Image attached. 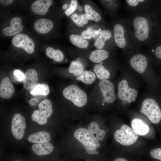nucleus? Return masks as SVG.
<instances>
[{"instance_id":"obj_49","label":"nucleus","mask_w":161,"mask_h":161,"mask_svg":"<svg viewBox=\"0 0 161 161\" xmlns=\"http://www.w3.org/2000/svg\"><path fill=\"white\" fill-rule=\"evenodd\" d=\"M21 161V160H16V161Z\"/></svg>"},{"instance_id":"obj_25","label":"nucleus","mask_w":161,"mask_h":161,"mask_svg":"<svg viewBox=\"0 0 161 161\" xmlns=\"http://www.w3.org/2000/svg\"><path fill=\"white\" fill-rule=\"evenodd\" d=\"M30 93L32 95H46L49 92V89L47 85L45 83L37 84L30 89Z\"/></svg>"},{"instance_id":"obj_38","label":"nucleus","mask_w":161,"mask_h":161,"mask_svg":"<svg viewBox=\"0 0 161 161\" xmlns=\"http://www.w3.org/2000/svg\"><path fill=\"white\" fill-rule=\"evenodd\" d=\"M13 1V0H0V3L2 5L7 6L12 4Z\"/></svg>"},{"instance_id":"obj_14","label":"nucleus","mask_w":161,"mask_h":161,"mask_svg":"<svg viewBox=\"0 0 161 161\" xmlns=\"http://www.w3.org/2000/svg\"><path fill=\"white\" fill-rule=\"evenodd\" d=\"M32 152L37 155L43 156L50 154L53 151L54 147L50 143H36L33 144L31 148Z\"/></svg>"},{"instance_id":"obj_44","label":"nucleus","mask_w":161,"mask_h":161,"mask_svg":"<svg viewBox=\"0 0 161 161\" xmlns=\"http://www.w3.org/2000/svg\"><path fill=\"white\" fill-rule=\"evenodd\" d=\"M114 161H128L126 159L122 157H118Z\"/></svg>"},{"instance_id":"obj_11","label":"nucleus","mask_w":161,"mask_h":161,"mask_svg":"<svg viewBox=\"0 0 161 161\" xmlns=\"http://www.w3.org/2000/svg\"><path fill=\"white\" fill-rule=\"evenodd\" d=\"M131 66L136 71L143 73L145 70L148 64L146 58L141 54H137L133 56L130 61Z\"/></svg>"},{"instance_id":"obj_31","label":"nucleus","mask_w":161,"mask_h":161,"mask_svg":"<svg viewBox=\"0 0 161 161\" xmlns=\"http://www.w3.org/2000/svg\"><path fill=\"white\" fill-rule=\"evenodd\" d=\"M84 9L85 14L90 16L92 18V21L97 22L101 19L100 15L94 10L92 7L89 4H86L84 6Z\"/></svg>"},{"instance_id":"obj_21","label":"nucleus","mask_w":161,"mask_h":161,"mask_svg":"<svg viewBox=\"0 0 161 161\" xmlns=\"http://www.w3.org/2000/svg\"><path fill=\"white\" fill-rule=\"evenodd\" d=\"M110 31L104 30H102L99 36L96 40L94 43L95 47L98 49H102L104 47L106 41L111 37Z\"/></svg>"},{"instance_id":"obj_7","label":"nucleus","mask_w":161,"mask_h":161,"mask_svg":"<svg viewBox=\"0 0 161 161\" xmlns=\"http://www.w3.org/2000/svg\"><path fill=\"white\" fill-rule=\"evenodd\" d=\"M133 24L137 39L142 41L147 39L149 35V28L146 19L143 17L137 16L134 19Z\"/></svg>"},{"instance_id":"obj_24","label":"nucleus","mask_w":161,"mask_h":161,"mask_svg":"<svg viewBox=\"0 0 161 161\" xmlns=\"http://www.w3.org/2000/svg\"><path fill=\"white\" fill-rule=\"evenodd\" d=\"M93 70L97 77L99 80L107 79L110 77V73L109 71L102 65H95Z\"/></svg>"},{"instance_id":"obj_19","label":"nucleus","mask_w":161,"mask_h":161,"mask_svg":"<svg viewBox=\"0 0 161 161\" xmlns=\"http://www.w3.org/2000/svg\"><path fill=\"white\" fill-rule=\"evenodd\" d=\"M131 126L132 129L140 135H145L149 131L148 125L138 119H133L131 122Z\"/></svg>"},{"instance_id":"obj_10","label":"nucleus","mask_w":161,"mask_h":161,"mask_svg":"<svg viewBox=\"0 0 161 161\" xmlns=\"http://www.w3.org/2000/svg\"><path fill=\"white\" fill-rule=\"evenodd\" d=\"M22 22V20L20 17H13L11 21L10 26L3 29V34L7 36H13L19 34L23 28Z\"/></svg>"},{"instance_id":"obj_45","label":"nucleus","mask_w":161,"mask_h":161,"mask_svg":"<svg viewBox=\"0 0 161 161\" xmlns=\"http://www.w3.org/2000/svg\"><path fill=\"white\" fill-rule=\"evenodd\" d=\"M69 5L67 4H64L62 7L63 9L64 10L66 9L69 7Z\"/></svg>"},{"instance_id":"obj_30","label":"nucleus","mask_w":161,"mask_h":161,"mask_svg":"<svg viewBox=\"0 0 161 161\" xmlns=\"http://www.w3.org/2000/svg\"><path fill=\"white\" fill-rule=\"evenodd\" d=\"M48 117L40 110L34 111L31 115V119L40 125L45 124L47 121Z\"/></svg>"},{"instance_id":"obj_41","label":"nucleus","mask_w":161,"mask_h":161,"mask_svg":"<svg viewBox=\"0 0 161 161\" xmlns=\"http://www.w3.org/2000/svg\"><path fill=\"white\" fill-rule=\"evenodd\" d=\"M101 31L102 30L101 28H99L98 30H95L93 38L95 39H97V38L98 36L100 34Z\"/></svg>"},{"instance_id":"obj_18","label":"nucleus","mask_w":161,"mask_h":161,"mask_svg":"<svg viewBox=\"0 0 161 161\" xmlns=\"http://www.w3.org/2000/svg\"><path fill=\"white\" fill-rule=\"evenodd\" d=\"M27 140L29 142L34 144L48 142L50 140V135L47 131H40L30 134Z\"/></svg>"},{"instance_id":"obj_27","label":"nucleus","mask_w":161,"mask_h":161,"mask_svg":"<svg viewBox=\"0 0 161 161\" xmlns=\"http://www.w3.org/2000/svg\"><path fill=\"white\" fill-rule=\"evenodd\" d=\"M84 67L79 61L76 60L71 62L68 71L71 73H73L75 76H78L84 71Z\"/></svg>"},{"instance_id":"obj_26","label":"nucleus","mask_w":161,"mask_h":161,"mask_svg":"<svg viewBox=\"0 0 161 161\" xmlns=\"http://www.w3.org/2000/svg\"><path fill=\"white\" fill-rule=\"evenodd\" d=\"M76 79L81 81L83 83L90 84L94 82L96 79V77L94 73L87 70L84 71Z\"/></svg>"},{"instance_id":"obj_16","label":"nucleus","mask_w":161,"mask_h":161,"mask_svg":"<svg viewBox=\"0 0 161 161\" xmlns=\"http://www.w3.org/2000/svg\"><path fill=\"white\" fill-rule=\"evenodd\" d=\"M14 92L13 86L10 79L7 77L3 78L0 85V96L3 99L11 98Z\"/></svg>"},{"instance_id":"obj_8","label":"nucleus","mask_w":161,"mask_h":161,"mask_svg":"<svg viewBox=\"0 0 161 161\" xmlns=\"http://www.w3.org/2000/svg\"><path fill=\"white\" fill-rule=\"evenodd\" d=\"M137 95V92L135 89L130 88L126 80H123L118 85V97L122 100H126L131 103L135 99Z\"/></svg>"},{"instance_id":"obj_29","label":"nucleus","mask_w":161,"mask_h":161,"mask_svg":"<svg viewBox=\"0 0 161 161\" xmlns=\"http://www.w3.org/2000/svg\"><path fill=\"white\" fill-rule=\"evenodd\" d=\"M38 106L39 109L44 113L48 118L52 114L53 110L52 103L49 100H43L39 103Z\"/></svg>"},{"instance_id":"obj_48","label":"nucleus","mask_w":161,"mask_h":161,"mask_svg":"<svg viewBox=\"0 0 161 161\" xmlns=\"http://www.w3.org/2000/svg\"><path fill=\"white\" fill-rule=\"evenodd\" d=\"M135 100H136V99H134V100H133V101L134 102V101Z\"/></svg>"},{"instance_id":"obj_37","label":"nucleus","mask_w":161,"mask_h":161,"mask_svg":"<svg viewBox=\"0 0 161 161\" xmlns=\"http://www.w3.org/2000/svg\"><path fill=\"white\" fill-rule=\"evenodd\" d=\"M155 53L158 58L161 59V45L156 48Z\"/></svg>"},{"instance_id":"obj_15","label":"nucleus","mask_w":161,"mask_h":161,"mask_svg":"<svg viewBox=\"0 0 161 161\" xmlns=\"http://www.w3.org/2000/svg\"><path fill=\"white\" fill-rule=\"evenodd\" d=\"M54 24L50 19L41 18L37 19L35 22L34 27L37 32L41 34H46L53 28Z\"/></svg>"},{"instance_id":"obj_17","label":"nucleus","mask_w":161,"mask_h":161,"mask_svg":"<svg viewBox=\"0 0 161 161\" xmlns=\"http://www.w3.org/2000/svg\"><path fill=\"white\" fill-rule=\"evenodd\" d=\"M124 29L121 24H117L114 27V40L117 46L123 48L126 45V41L124 36Z\"/></svg>"},{"instance_id":"obj_50","label":"nucleus","mask_w":161,"mask_h":161,"mask_svg":"<svg viewBox=\"0 0 161 161\" xmlns=\"http://www.w3.org/2000/svg\"><path fill=\"white\" fill-rule=\"evenodd\" d=\"M152 51L153 52L154 51V50H152Z\"/></svg>"},{"instance_id":"obj_13","label":"nucleus","mask_w":161,"mask_h":161,"mask_svg":"<svg viewBox=\"0 0 161 161\" xmlns=\"http://www.w3.org/2000/svg\"><path fill=\"white\" fill-rule=\"evenodd\" d=\"M38 76L36 71L33 69H28L24 74L23 81V86L27 90L31 89L37 84Z\"/></svg>"},{"instance_id":"obj_9","label":"nucleus","mask_w":161,"mask_h":161,"mask_svg":"<svg viewBox=\"0 0 161 161\" xmlns=\"http://www.w3.org/2000/svg\"><path fill=\"white\" fill-rule=\"evenodd\" d=\"M98 86L105 102L109 103L113 102L116 96L113 83L107 79L103 80L100 82Z\"/></svg>"},{"instance_id":"obj_2","label":"nucleus","mask_w":161,"mask_h":161,"mask_svg":"<svg viewBox=\"0 0 161 161\" xmlns=\"http://www.w3.org/2000/svg\"><path fill=\"white\" fill-rule=\"evenodd\" d=\"M63 94L66 99L72 101L77 106L82 107L86 103L87 100L85 92L75 84H71L65 88Z\"/></svg>"},{"instance_id":"obj_4","label":"nucleus","mask_w":161,"mask_h":161,"mask_svg":"<svg viewBox=\"0 0 161 161\" xmlns=\"http://www.w3.org/2000/svg\"><path fill=\"white\" fill-rule=\"evenodd\" d=\"M115 140L120 144L126 146L131 145L137 140L138 136L130 126L122 125L120 129L117 130L114 134Z\"/></svg>"},{"instance_id":"obj_3","label":"nucleus","mask_w":161,"mask_h":161,"mask_svg":"<svg viewBox=\"0 0 161 161\" xmlns=\"http://www.w3.org/2000/svg\"><path fill=\"white\" fill-rule=\"evenodd\" d=\"M140 112L146 115L154 123H157L161 120V110L156 102L153 99L148 98L143 101Z\"/></svg>"},{"instance_id":"obj_20","label":"nucleus","mask_w":161,"mask_h":161,"mask_svg":"<svg viewBox=\"0 0 161 161\" xmlns=\"http://www.w3.org/2000/svg\"><path fill=\"white\" fill-rule=\"evenodd\" d=\"M109 55V52L107 50L103 49H98L92 52L89 58L92 62L98 63L106 59Z\"/></svg>"},{"instance_id":"obj_47","label":"nucleus","mask_w":161,"mask_h":161,"mask_svg":"<svg viewBox=\"0 0 161 161\" xmlns=\"http://www.w3.org/2000/svg\"><path fill=\"white\" fill-rule=\"evenodd\" d=\"M144 1V0H139V1L141 2H143Z\"/></svg>"},{"instance_id":"obj_33","label":"nucleus","mask_w":161,"mask_h":161,"mask_svg":"<svg viewBox=\"0 0 161 161\" xmlns=\"http://www.w3.org/2000/svg\"><path fill=\"white\" fill-rule=\"evenodd\" d=\"M94 30L92 28H88L87 30L82 32L80 36L84 39H90L91 38L93 37Z\"/></svg>"},{"instance_id":"obj_43","label":"nucleus","mask_w":161,"mask_h":161,"mask_svg":"<svg viewBox=\"0 0 161 161\" xmlns=\"http://www.w3.org/2000/svg\"><path fill=\"white\" fill-rule=\"evenodd\" d=\"M76 24L77 26L79 27H82L84 26V24L81 19L80 15V17Z\"/></svg>"},{"instance_id":"obj_35","label":"nucleus","mask_w":161,"mask_h":161,"mask_svg":"<svg viewBox=\"0 0 161 161\" xmlns=\"http://www.w3.org/2000/svg\"><path fill=\"white\" fill-rule=\"evenodd\" d=\"M14 79L19 81H22L24 79V74L21 71L18 69H15L13 72Z\"/></svg>"},{"instance_id":"obj_12","label":"nucleus","mask_w":161,"mask_h":161,"mask_svg":"<svg viewBox=\"0 0 161 161\" xmlns=\"http://www.w3.org/2000/svg\"><path fill=\"white\" fill-rule=\"evenodd\" d=\"M53 2L52 0H38L33 2L31 5V10L34 13L44 15L47 12Z\"/></svg>"},{"instance_id":"obj_40","label":"nucleus","mask_w":161,"mask_h":161,"mask_svg":"<svg viewBox=\"0 0 161 161\" xmlns=\"http://www.w3.org/2000/svg\"><path fill=\"white\" fill-rule=\"evenodd\" d=\"M38 102V100L35 98H32L29 101V104L33 106L36 105Z\"/></svg>"},{"instance_id":"obj_5","label":"nucleus","mask_w":161,"mask_h":161,"mask_svg":"<svg viewBox=\"0 0 161 161\" xmlns=\"http://www.w3.org/2000/svg\"><path fill=\"white\" fill-rule=\"evenodd\" d=\"M12 43L14 47L22 48L29 54H32L34 52L35 43L27 34L20 33L16 35L12 38Z\"/></svg>"},{"instance_id":"obj_46","label":"nucleus","mask_w":161,"mask_h":161,"mask_svg":"<svg viewBox=\"0 0 161 161\" xmlns=\"http://www.w3.org/2000/svg\"><path fill=\"white\" fill-rule=\"evenodd\" d=\"M127 101L126 100H122V103L123 105H125L127 103Z\"/></svg>"},{"instance_id":"obj_34","label":"nucleus","mask_w":161,"mask_h":161,"mask_svg":"<svg viewBox=\"0 0 161 161\" xmlns=\"http://www.w3.org/2000/svg\"><path fill=\"white\" fill-rule=\"evenodd\" d=\"M151 157L153 158L161 161V148H156L151 150L150 152Z\"/></svg>"},{"instance_id":"obj_23","label":"nucleus","mask_w":161,"mask_h":161,"mask_svg":"<svg viewBox=\"0 0 161 161\" xmlns=\"http://www.w3.org/2000/svg\"><path fill=\"white\" fill-rule=\"evenodd\" d=\"M45 54L48 57L58 62H61L64 58V55L61 51L58 49H55L51 47L47 48Z\"/></svg>"},{"instance_id":"obj_28","label":"nucleus","mask_w":161,"mask_h":161,"mask_svg":"<svg viewBox=\"0 0 161 161\" xmlns=\"http://www.w3.org/2000/svg\"><path fill=\"white\" fill-rule=\"evenodd\" d=\"M69 39L73 44L79 48H86L89 45L88 42L86 40L78 35H71Z\"/></svg>"},{"instance_id":"obj_42","label":"nucleus","mask_w":161,"mask_h":161,"mask_svg":"<svg viewBox=\"0 0 161 161\" xmlns=\"http://www.w3.org/2000/svg\"><path fill=\"white\" fill-rule=\"evenodd\" d=\"M81 19L84 24H87L88 23V20L85 14H83L80 15Z\"/></svg>"},{"instance_id":"obj_39","label":"nucleus","mask_w":161,"mask_h":161,"mask_svg":"<svg viewBox=\"0 0 161 161\" xmlns=\"http://www.w3.org/2000/svg\"><path fill=\"white\" fill-rule=\"evenodd\" d=\"M80 17V15L76 14H74L71 16V18L74 22L76 24Z\"/></svg>"},{"instance_id":"obj_51","label":"nucleus","mask_w":161,"mask_h":161,"mask_svg":"<svg viewBox=\"0 0 161 161\" xmlns=\"http://www.w3.org/2000/svg\"></svg>"},{"instance_id":"obj_32","label":"nucleus","mask_w":161,"mask_h":161,"mask_svg":"<svg viewBox=\"0 0 161 161\" xmlns=\"http://www.w3.org/2000/svg\"><path fill=\"white\" fill-rule=\"evenodd\" d=\"M77 3V0H72L69 6L65 11V14L68 16L72 14L76 9Z\"/></svg>"},{"instance_id":"obj_1","label":"nucleus","mask_w":161,"mask_h":161,"mask_svg":"<svg viewBox=\"0 0 161 161\" xmlns=\"http://www.w3.org/2000/svg\"><path fill=\"white\" fill-rule=\"evenodd\" d=\"M73 135L75 138L82 144L88 154L92 155L98 154L96 150L100 145L99 140L86 128L77 129L75 131Z\"/></svg>"},{"instance_id":"obj_6","label":"nucleus","mask_w":161,"mask_h":161,"mask_svg":"<svg viewBox=\"0 0 161 161\" xmlns=\"http://www.w3.org/2000/svg\"><path fill=\"white\" fill-rule=\"evenodd\" d=\"M26 127L24 117L21 114L17 113L13 116L11 124V131L15 138L20 140L23 138Z\"/></svg>"},{"instance_id":"obj_22","label":"nucleus","mask_w":161,"mask_h":161,"mask_svg":"<svg viewBox=\"0 0 161 161\" xmlns=\"http://www.w3.org/2000/svg\"><path fill=\"white\" fill-rule=\"evenodd\" d=\"M88 130L92 134H96L95 137L98 140H102L103 139L105 135V131L99 129L98 124L95 122L90 123L88 127Z\"/></svg>"},{"instance_id":"obj_36","label":"nucleus","mask_w":161,"mask_h":161,"mask_svg":"<svg viewBox=\"0 0 161 161\" xmlns=\"http://www.w3.org/2000/svg\"><path fill=\"white\" fill-rule=\"evenodd\" d=\"M126 1L129 5L133 7L137 6L140 2L139 0H126Z\"/></svg>"}]
</instances>
